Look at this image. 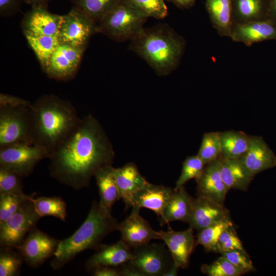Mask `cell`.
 Wrapping results in <instances>:
<instances>
[{"instance_id": "15", "label": "cell", "mask_w": 276, "mask_h": 276, "mask_svg": "<svg viewBox=\"0 0 276 276\" xmlns=\"http://www.w3.org/2000/svg\"><path fill=\"white\" fill-rule=\"evenodd\" d=\"M158 239L163 241L168 247L174 263L179 268L185 269L189 267L190 256L195 246L193 228L182 231L158 232Z\"/></svg>"}, {"instance_id": "20", "label": "cell", "mask_w": 276, "mask_h": 276, "mask_svg": "<svg viewBox=\"0 0 276 276\" xmlns=\"http://www.w3.org/2000/svg\"><path fill=\"white\" fill-rule=\"evenodd\" d=\"M205 165L196 179L198 195L224 204L229 190L222 178L218 159Z\"/></svg>"}, {"instance_id": "18", "label": "cell", "mask_w": 276, "mask_h": 276, "mask_svg": "<svg viewBox=\"0 0 276 276\" xmlns=\"http://www.w3.org/2000/svg\"><path fill=\"white\" fill-rule=\"evenodd\" d=\"M247 47L267 40L276 41V25L269 19L245 24H233L229 37Z\"/></svg>"}, {"instance_id": "16", "label": "cell", "mask_w": 276, "mask_h": 276, "mask_svg": "<svg viewBox=\"0 0 276 276\" xmlns=\"http://www.w3.org/2000/svg\"><path fill=\"white\" fill-rule=\"evenodd\" d=\"M230 218L229 211L224 204L206 197L198 196L194 199L188 223L198 231Z\"/></svg>"}, {"instance_id": "3", "label": "cell", "mask_w": 276, "mask_h": 276, "mask_svg": "<svg viewBox=\"0 0 276 276\" xmlns=\"http://www.w3.org/2000/svg\"><path fill=\"white\" fill-rule=\"evenodd\" d=\"M130 41L129 49L159 76L168 75L178 67L186 45L184 38L166 24L144 28Z\"/></svg>"}, {"instance_id": "44", "label": "cell", "mask_w": 276, "mask_h": 276, "mask_svg": "<svg viewBox=\"0 0 276 276\" xmlns=\"http://www.w3.org/2000/svg\"><path fill=\"white\" fill-rule=\"evenodd\" d=\"M20 0H0V13L1 15L10 14L19 6Z\"/></svg>"}, {"instance_id": "29", "label": "cell", "mask_w": 276, "mask_h": 276, "mask_svg": "<svg viewBox=\"0 0 276 276\" xmlns=\"http://www.w3.org/2000/svg\"><path fill=\"white\" fill-rule=\"evenodd\" d=\"M24 35L44 72L52 55L60 42L59 37L29 34Z\"/></svg>"}, {"instance_id": "2", "label": "cell", "mask_w": 276, "mask_h": 276, "mask_svg": "<svg viewBox=\"0 0 276 276\" xmlns=\"http://www.w3.org/2000/svg\"><path fill=\"white\" fill-rule=\"evenodd\" d=\"M30 113L32 144L50 156L82 119L70 102L53 94L42 96L31 103Z\"/></svg>"}, {"instance_id": "37", "label": "cell", "mask_w": 276, "mask_h": 276, "mask_svg": "<svg viewBox=\"0 0 276 276\" xmlns=\"http://www.w3.org/2000/svg\"><path fill=\"white\" fill-rule=\"evenodd\" d=\"M205 166L197 155L187 157L183 162L181 172L176 181L174 190L183 187L187 182L192 179H197L202 172Z\"/></svg>"}, {"instance_id": "41", "label": "cell", "mask_w": 276, "mask_h": 276, "mask_svg": "<svg viewBox=\"0 0 276 276\" xmlns=\"http://www.w3.org/2000/svg\"><path fill=\"white\" fill-rule=\"evenodd\" d=\"M243 274L256 270L249 255L246 251L235 250L221 254Z\"/></svg>"}, {"instance_id": "33", "label": "cell", "mask_w": 276, "mask_h": 276, "mask_svg": "<svg viewBox=\"0 0 276 276\" xmlns=\"http://www.w3.org/2000/svg\"><path fill=\"white\" fill-rule=\"evenodd\" d=\"M24 262L15 247L1 246L0 252V276H15L19 274L21 266Z\"/></svg>"}, {"instance_id": "42", "label": "cell", "mask_w": 276, "mask_h": 276, "mask_svg": "<svg viewBox=\"0 0 276 276\" xmlns=\"http://www.w3.org/2000/svg\"><path fill=\"white\" fill-rule=\"evenodd\" d=\"M31 104L29 101L22 98L3 93L0 94V106H16Z\"/></svg>"}, {"instance_id": "24", "label": "cell", "mask_w": 276, "mask_h": 276, "mask_svg": "<svg viewBox=\"0 0 276 276\" xmlns=\"http://www.w3.org/2000/svg\"><path fill=\"white\" fill-rule=\"evenodd\" d=\"M194 198L187 192L184 186L174 190L164 212L163 225L174 221L188 222L192 211Z\"/></svg>"}, {"instance_id": "45", "label": "cell", "mask_w": 276, "mask_h": 276, "mask_svg": "<svg viewBox=\"0 0 276 276\" xmlns=\"http://www.w3.org/2000/svg\"><path fill=\"white\" fill-rule=\"evenodd\" d=\"M121 276H144V274L129 263L120 267Z\"/></svg>"}, {"instance_id": "4", "label": "cell", "mask_w": 276, "mask_h": 276, "mask_svg": "<svg viewBox=\"0 0 276 276\" xmlns=\"http://www.w3.org/2000/svg\"><path fill=\"white\" fill-rule=\"evenodd\" d=\"M119 223L111 212L94 201L88 215L80 227L71 236L60 241L51 266L59 270L81 252L97 250L103 239L118 229Z\"/></svg>"}, {"instance_id": "21", "label": "cell", "mask_w": 276, "mask_h": 276, "mask_svg": "<svg viewBox=\"0 0 276 276\" xmlns=\"http://www.w3.org/2000/svg\"><path fill=\"white\" fill-rule=\"evenodd\" d=\"M174 189L163 185L148 182L134 196L132 206L144 208L153 211L162 224L165 208L170 200Z\"/></svg>"}, {"instance_id": "7", "label": "cell", "mask_w": 276, "mask_h": 276, "mask_svg": "<svg viewBox=\"0 0 276 276\" xmlns=\"http://www.w3.org/2000/svg\"><path fill=\"white\" fill-rule=\"evenodd\" d=\"M33 195L15 213L0 224L1 246H19L41 218L35 208Z\"/></svg>"}, {"instance_id": "35", "label": "cell", "mask_w": 276, "mask_h": 276, "mask_svg": "<svg viewBox=\"0 0 276 276\" xmlns=\"http://www.w3.org/2000/svg\"><path fill=\"white\" fill-rule=\"evenodd\" d=\"M133 8L146 18L161 19L168 14L164 0H126Z\"/></svg>"}, {"instance_id": "8", "label": "cell", "mask_w": 276, "mask_h": 276, "mask_svg": "<svg viewBox=\"0 0 276 276\" xmlns=\"http://www.w3.org/2000/svg\"><path fill=\"white\" fill-rule=\"evenodd\" d=\"M128 263L144 276H163L174 261L163 245L148 243L132 248V257Z\"/></svg>"}, {"instance_id": "5", "label": "cell", "mask_w": 276, "mask_h": 276, "mask_svg": "<svg viewBox=\"0 0 276 276\" xmlns=\"http://www.w3.org/2000/svg\"><path fill=\"white\" fill-rule=\"evenodd\" d=\"M147 19L122 0L98 23V32L118 42L131 40L143 29Z\"/></svg>"}, {"instance_id": "34", "label": "cell", "mask_w": 276, "mask_h": 276, "mask_svg": "<svg viewBox=\"0 0 276 276\" xmlns=\"http://www.w3.org/2000/svg\"><path fill=\"white\" fill-rule=\"evenodd\" d=\"M197 155L205 165L220 157L221 143L219 132H210L203 134Z\"/></svg>"}, {"instance_id": "11", "label": "cell", "mask_w": 276, "mask_h": 276, "mask_svg": "<svg viewBox=\"0 0 276 276\" xmlns=\"http://www.w3.org/2000/svg\"><path fill=\"white\" fill-rule=\"evenodd\" d=\"M59 242L35 226L30 231L21 243L15 248L19 251L27 264L36 268L54 255Z\"/></svg>"}, {"instance_id": "27", "label": "cell", "mask_w": 276, "mask_h": 276, "mask_svg": "<svg viewBox=\"0 0 276 276\" xmlns=\"http://www.w3.org/2000/svg\"><path fill=\"white\" fill-rule=\"evenodd\" d=\"M113 168L112 165L103 167L94 176L99 189V203L109 212H111L114 203L121 199L113 175Z\"/></svg>"}, {"instance_id": "17", "label": "cell", "mask_w": 276, "mask_h": 276, "mask_svg": "<svg viewBox=\"0 0 276 276\" xmlns=\"http://www.w3.org/2000/svg\"><path fill=\"white\" fill-rule=\"evenodd\" d=\"M239 159L254 177L257 174L276 166V156L262 137L251 136L246 152Z\"/></svg>"}, {"instance_id": "22", "label": "cell", "mask_w": 276, "mask_h": 276, "mask_svg": "<svg viewBox=\"0 0 276 276\" xmlns=\"http://www.w3.org/2000/svg\"><path fill=\"white\" fill-rule=\"evenodd\" d=\"M113 173L126 208L132 206L134 196L148 182L140 174L136 165L131 163L120 168H113Z\"/></svg>"}, {"instance_id": "40", "label": "cell", "mask_w": 276, "mask_h": 276, "mask_svg": "<svg viewBox=\"0 0 276 276\" xmlns=\"http://www.w3.org/2000/svg\"><path fill=\"white\" fill-rule=\"evenodd\" d=\"M235 250L245 251L233 225L226 228L220 235L215 252L221 254Z\"/></svg>"}, {"instance_id": "19", "label": "cell", "mask_w": 276, "mask_h": 276, "mask_svg": "<svg viewBox=\"0 0 276 276\" xmlns=\"http://www.w3.org/2000/svg\"><path fill=\"white\" fill-rule=\"evenodd\" d=\"M131 257L132 248L121 239L112 244H102L86 261L85 267L88 272L101 266L120 267Z\"/></svg>"}, {"instance_id": "38", "label": "cell", "mask_w": 276, "mask_h": 276, "mask_svg": "<svg viewBox=\"0 0 276 276\" xmlns=\"http://www.w3.org/2000/svg\"><path fill=\"white\" fill-rule=\"evenodd\" d=\"M201 272L209 276H239L243 274L225 257L222 256L210 264H203Z\"/></svg>"}, {"instance_id": "49", "label": "cell", "mask_w": 276, "mask_h": 276, "mask_svg": "<svg viewBox=\"0 0 276 276\" xmlns=\"http://www.w3.org/2000/svg\"><path fill=\"white\" fill-rule=\"evenodd\" d=\"M179 267L174 263L163 276H175L177 275Z\"/></svg>"}, {"instance_id": "46", "label": "cell", "mask_w": 276, "mask_h": 276, "mask_svg": "<svg viewBox=\"0 0 276 276\" xmlns=\"http://www.w3.org/2000/svg\"><path fill=\"white\" fill-rule=\"evenodd\" d=\"M267 19L276 25V0H268Z\"/></svg>"}, {"instance_id": "9", "label": "cell", "mask_w": 276, "mask_h": 276, "mask_svg": "<svg viewBox=\"0 0 276 276\" xmlns=\"http://www.w3.org/2000/svg\"><path fill=\"white\" fill-rule=\"evenodd\" d=\"M49 157L45 150L33 145H13L0 149V166L27 177L40 161Z\"/></svg>"}, {"instance_id": "36", "label": "cell", "mask_w": 276, "mask_h": 276, "mask_svg": "<svg viewBox=\"0 0 276 276\" xmlns=\"http://www.w3.org/2000/svg\"><path fill=\"white\" fill-rule=\"evenodd\" d=\"M31 196L25 193L0 194V224L15 213Z\"/></svg>"}, {"instance_id": "28", "label": "cell", "mask_w": 276, "mask_h": 276, "mask_svg": "<svg viewBox=\"0 0 276 276\" xmlns=\"http://www.w3.org/2000/svg\"><path fill=\"white\" fill-rule=\"evenodd\" d=\"M221 156L225 158H239L247 151L250 135L235 130L220 132Z\"/></svg>"}, {"instance_id": "25", "label": "cell", "mask_w": 276, "mask_h": 276, "mask_svg": "<svg viewBox=\"0 0 276 276\" xmlns=\"http://www.w3.org/2000/svg\"><path fill=\"white\" fill-rule=\"evenodd\" d=\"M268 0H232L233 24L267 19Z\"/></svg>"}, {"instance_id": "31", "label": "cell", "mask_w": 276, "mask_h": 276, "mask_svg": "<svg viewBox=\"0 0 276 276\" xmlns=\"http://www.w3.org/2000/svg\"><path fill=\"white\" fill-rule=\"evenodd\" d=\"M35 208L41 217L53 216L65 221L66 204L60 197H38L33 199Z\"/></svg>"}, {"instance_id": "32", "label": "cell", "mask_w": 276, "mask_h": 276, "mask_svg": "<svg viewBox=\"0 0 276 276\" xmlns=\"http://www.w3.org/2000/svg\"><path fill=\"white\" fill-rule=\"evenodd\" d=\"M233 225V223L229 218L199 231L197 244L201 245L207 251L215 252L220 235L224 230Z\"/></svg>"}, {"instance_id": "10", "label": "cell", "mask_w": 276, "mask_h": 276, "mask_svg": "<svg viewBox=\"0 0 276 276\" xmlns=\"http://www.w3.org/2000/svg\"><path fill=\"white\" fill-rule=\"evenodd\" d=\"M97 33V24L75 6L63 15L59 37L61 42L86 49L90 37Z\"/></svg>"}, {"instance_id": "23", "label": "cell", "mask_w": 276, "mask_h": 276, "mask_svg": "<svg viewBox=\"0 0 276 276\" xmlns=\"http://www.w3.org/2000/svg\"><path fill=\"white\" fill-rule=\"evenodd\" d=\"M218 161L222 178L228 190L236 189L246 191L254 177L239 158L220 157Z\"/></svg>"}, {"instance_id": "13", "label": "cell", "mask_w": 276, "mask_h": 276, "mask_svg": "<svg viewBox=\"0 0 276 276\" xmlns=\"http://www.w3.org/2000/svg\"><path fill=\"white\" fill-rule=\"evenodd\" d=\"M140 209L132 206L130 214L121 223L118 231L121 239L132 248L149 243L153 239H158V232L140 214Z\"/></svg>"}, {"instance_id": "14", "label": "cell", "mask_w": 276, "mask_h": 276, "mask_svg": "<svg viewBox=\"0 0 276 276\" xmlns=\"http://www.w3.org/2000/svg\"><path fill=\"white\" fill-rule=\"evenodd\" d=\"M63 18V15L50 12L47 7H32L22 20L24 34L59 36Z\"/></svg>"}, {"instance_id": "26", "label": "cell", "mask_w": 276, "mask_h": 276, "mask_svg": "<svg viewBox=\"0 0 276 276\" xmlns=\"http://www.w3.org/2000/svg\"><path fill=\"white\" fill-rule=\"evenodd\" d=\"M205 5L212 24L218 34L229 37L233 25L232 0H205Z\"/></svg>"}, {"instance_id": "39", "label": "cell", "mask_w": 276, "mask_h": 276, "mask_svg": "<svg viewBox=\"0 0 276 276\" xmlns=\"http://www.w3.org/2000/svg\"><path fill=\"white\" fill-rule=\"evenodd\" d=\"M23 177L16 172L0 166V194H24Z\"/></svg>"}, {"instance_id": "12", "label": "cell", "mask_w": 276, "mask_h": 276, "mask_svg": "<svg viewBox=\"0 0 276 276\" xmlns=\"http://www.w3.org/2000/svg\"><path fill=\"white\" fill-rule=\"evenodd\" d=\"M85 49L61 42L44 71L50 78L68 81L75 75Z\"/></svg>"}, {"instance_id": "48", "label": "cell", "mask_w": 276, "mask_h": 276, "mask_svg": "<svg viewBox=\"0 0 276 276\" xmlns=\"http://www.w3.org/2000/svg\"><path fill=\"white\" fill-rule=\"evenodd\" d=\"M28 4L32 7L34 6H44L47 7L50 0H25Z\"/></svg>"}, {"instance_id": "30", "label": "cell", "mask_w": 276, "mask_h": 276, "mask_svg": "<svg viewBox=\"0 0 276 276\" xmlns=\"http://www.w3.org/2000/svg\"><path fill=\"white\" fill-rule=\"evenodd\" d=\"M96 24L108 14L122 0H71Z\"/></svg>"}, {"instance_id": "43", "label": "cell", "mask_w": 276, "mask_h": 276, "mask_svg": "<svg viewBox=\"0 0 276 276\" xmlns=\"http://www.w3.org/2000/svg\"><path fill=\"white\" fill-rule=\"evenodd\" d=\"M95 276H121L120 267L101 266L91 271Z\"/></svg>"}, {"instance_id": "47", "label": "cell", "mask_w": 276, "mask_h": 276, "mask_svg": "<svg viewBox=\"0 0 276 276\" xmlns=\"http://www.w3.org/2000/svg\"><path fill=\"white\" fill-rule=\"evenodd\" d=\"M181 9H189L195 3L196 0H167Z\"/></svg>"}, {"instance_id": "6", "label": "cell", "mask_w": 276, "mask_h": 276, "mask_svg": "<svg viewBox=\"0 0 276 276\" xmlns=\"http://www.w3.org/2000/svg\"><path fill=\"white\" fill-rule=\"evenodd\" d=\"M30 105L0 106V149L33 145Z\"/></svg>"}, {"instance_id": "1", "label": "cell", "mask_w": 276, "mask_h": 276, "mask_svg": "<svg viewBox=\"0 0 276 276\" xmlns=\"http://www.w3.org/2000/svg\"><path fill=\"white\" fill-rule=\"evenodd\" d=\"M112 145L97 119L82 118L75 130L51 154L50 176L76 190L88 187L98 170L112 165Z\"/></svg>"}]
</instances>
